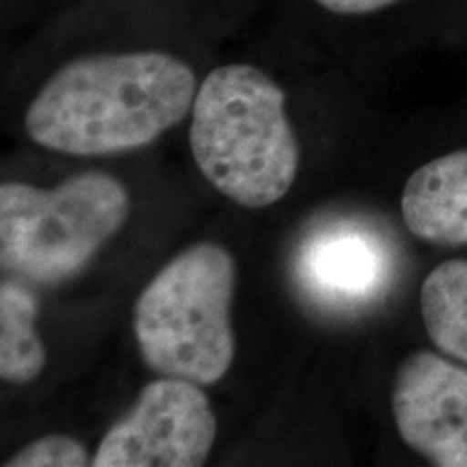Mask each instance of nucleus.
Instances as JSON below:
<instances>
[{
	"instance_id": "f257e3e1",
	"label": "nucleus",
	"mask_w": 467,
	"mask_h": 467,
	"mask_svg": "<svg viewBox=\"0 0 467 467\" xmlns=\"http://www.w3.org/2000/svg\"><path fill=\"white\" fill-rule=\"evenodd\" d=\"M197 80L165 52L74 58L26 110L28 137L46 150L104 156L145 148L184 119Z\"/></svg>"
},
{
	"instance_id": "f03ea898",
	"label": "nucleus",
	"mask_w": 467,
	"mask_h": 467,
	"mask_svg": "<svg viewBox=\"0 0 467 467\" xmlns=\"http://www.w3.org/2000/svg\"><path fill=\"white\" fill-rule=\"evenodd\" d=\"M191 151L227 200L265 208L282 200L299 171V143L285 93L254 66L213 69L192 102Z\"/></svg>"
},
{
	"instance_id": "7ed1b4c3",
	"label": "nucleus",
	"mask_w": 467,
	"mask_h": 467,
	"mask_svg": "<svg viewBox=\"0 0 467 467\" xmlns=\"http://www.w3.org/2000/svg\"><path fill=\"white\" fill-rule=\"evenodd\" d=\"M234 290L236 265L219 244H192L169 260L134 303V336L145 364L197 385L221 381L236 353Z\"/></svg>"
},
{
	"instance_id": "20e7f679",
	"label": "nucleus",
	"mask_w": 467,
	"mask_h": 467,
	"mask_svg": "<svg viewBox=\"0 0 467 467\" xmlns=\"http://www.w3.org/2000/svg\"><path fill=\"white\" fill-rule=\"evenodd\" d=\"M130 214L126 186L85 171L55 189L0 186V265L25 282L55 285L78 275Z\"/></svg>"
},
{
	"instance_id": "39448f33",
	"label": "nucleus",
	"mask_w": 467,
	"mask_h": 467,
	"mask_svg": "<svg viewBox=\"0 0 467 467\" xmlns=\"http://www.w3.org/2000/svg\"><path fill=\"white\" fill-rule=\"evenodd\" d=\"M217 440V418L200 385L178 377L148 383L132 411L102 437L93 467H200Z\"/></svg>"
},
{
	"instance_id": "423d86ee",
	"label": "nucleus",
	"mask_w": 467,
	"mask_h": 467,
	"mask_svg": "<svg viewBox=\"0 0 467 467\" xmlns=\"http://www.w3.org/2000/svg\"><path fill=\"white\" fill-rule=\"evenodd\" d=\"M392 413L402 441L429 463L467 467V368L411 353L396 370Z\"/></svg>"
},
{
	"instance_id": "0eeeda50",
	"label": "nucleus",
	"mask_w": 467,
	"mask_h": 467,
	"mask_svg": "<svg viewBox=\"0 0 467 467\" xmlns=\"http://www.w3.org/2000/svg\"><path fill=\"white\" fill-rule=\"evenodd\" d=\"M299 275L309 295L329 306H364L389 284L392 254L383 238L366 227L331 225L301 249Z\"/></svg>"
},
{
	"instance_id": "6e6552de",
	"label": "nucleus",
	"mask_w": 467,
	"mask_h": 467,
	"mask_svg": "<svg viewBox=\"0 0 467 467\" xmlns=\"http://www.w3.org/2000/svg\"><path fill=\"white\" fill-rule=\"evenodd\" d=\"M400 210L413 236L437 247L467 244V150L416 169L402 191Z\"/></svg>"
},
{
	"instance_id": "1a4fd4ad",
	"label": "nucleus",
	"mask_w": 467,
	"mask_h": 467,
	"mask_svg": "<svg viewBox=\"0 0 467 467\" xmlns=\"http://www.w3.org/2000/svg\"><path fill=\"white\" fill-rule=\"evenodd\" d=\"M37 301L17 282L0 284V377L25 385L42 375L46 348L35 331Z\"/></svg>"
},
{
	"instance_id": "9d476101",
	"label": "nucleus",
	"mask_w": 467,
	"mask_h": 467,
	"mask_svg": "<svg viewBox=\"0 0 467 467\" xmlns=\"http://www.w3.org/2000/svg\"><path fill=\"white\" fill-rule=\"evenodd\" d=\"M420 306L435 347L467 364V260L435 266L422 284Z\"/></svg>"
},
{
	"instance_id": "9b49d317",
	"label": "nucleus",
	"mask_w": 467,
	"mask_h": 467,
	"mask_svg": "<svg viewBox=\"0 0 467 467\" xmlns=\"http://www.w3.org/2000/svg\"><path fill=\"white\" fill-rule=\"evenodd\" d=\"M91 465L87 451L67 435H48L22 448L5 467H83Z\"/></svg>"
},
{
	"instance_id": "f8f14e48",
	"label": "nucleus",
	"mask_w": 467,
	"mask_h": 467,
	"mask_svg": "<svg viewBox=\"0 0 467 467\" xmlns=\"http://www.w3.org/2000/svg\"><path fill=\"white\" fill-rule=\"evenodd\" d=\"M317 3L327 11H334L340 16H364L389 7L399 0H317Z\"/></svg>"
}]
</instances>
